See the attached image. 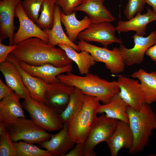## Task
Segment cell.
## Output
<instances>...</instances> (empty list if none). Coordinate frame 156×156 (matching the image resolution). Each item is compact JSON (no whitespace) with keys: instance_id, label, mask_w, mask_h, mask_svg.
<instances>
[{"instance_id":"6da1fadb","label":"cell","mask_w":156,"mask_h":156,"mask_svg":"<svg viewBox=\"0 0 156 156\" xmlns=\"http://www.w3.org/2000/svg\"><path fill=\"white\" fill-rule=\"evenodd\" d=\"M18 60L33 66L49 63L58 67L72 64L65 51L40 38L31 37L16 44L10 53Z\"/></svg>"},{"instance_id":"7a4b0ae2","label":"cell","mask_w":156,"mask_h":156,"mask_svg":"<svg viewBox=\"0 0 156 156\" xmlns=\"http://www.w3.org/2000/svg\"><path fill=\"white\" fill-rule=\"evenodd\" d=\"M66 73L57 76L60 82L68 86L77 88L85 94L96 97L104 104L109 103L113 97L120 92L117 81H109L92 73L81 76L71 71Z\"/></svg>"},{"instance_id":"3957f363","label":"cell","mask_w":156,"mask_h":156,"mask_svg":"<svg viewBox=\"0 0 156 156\" xmlns=\"http://www.w3.org/2000/svg\"><path fill=\"white\" fill-rule=\"evenodd\" d=\"M127 112L134 139L133 147L129 152L135 154L144 150L152 131L156 129V114L150 105L146 103L139 111L128 106Z\"/></svg>"},{"instance_id":"277c9868","label":"cell","mask_w":156,"mask_h":156,"mask_svg":"<svg viewBox=\"0 0 156 156\" xmlns=\"http://www.w3.org/2000/svg\"><path fill=\"white\" fill-rule=\"evenodd\" d=\"M100 101L96 97L85 94L80 109L67 125L68 133L76 143L84 142L89 135L98 117Z\"/></svg>"},{"instance_id":"5b68a950","label":"cell","mask_w":156,"mask_h":156,"mask_svg":"<svg viewBox=\"0 0 156 156\" xmlns=\"http://www.w3.org/2000/svg\"><path fill=\"white\" fill-rule=\"evenodd\" d=\"M22 105L30 119L47 131H58L63 127L58 114L44 104L30 97L24 99Z\"/></svg>"},{"instance_id":"8992f818","label":"cell","mask_w":156,"mask_h":156,"mask_svg":"<svg viewBox=\"0 0 156 156\" xmlns=\"http://www.w3.org/2000/svg\"><path fill=\"white\" fill-rule=\"evenodd\" d=\"M78 45L81 51L85 50L89 53L96 62L104 63L111 73L118 74L124 71L125 65L118 48L114 47L110 50L83 40L79 41Z\"/></svg>"},{"instance_id":"52a82bcc","label":"cell","mask_w":156,"mask_h":156,"mask_svg":"<svg viewBox=\"0 0 156 156\" xmlns=\"http://www.w3.org/2000/svg\"><path fill=\"white\" fill-rule=\"evenodd\" d=\"M8 130L13 142L22 141L39 145L49 140L51 137V134L31 119L26 118H18Z\"/></svg>"},{"instance_id":"ba28073f","label":"cell","mask_w":156,"mask_h":156,"mask_svg":"<svg viewBox=\"0 0 156 156\" xmlns=\"http://www.w3.org/2000/svg\"><path fill=\"white\" fill-rule=\"evenodd\" d=\"M118 120L109 118L104 114L98 117L95 124L85 141V156H94V147L98 144L106 142L112 135Z\"/></svg>"},{"instance_id":"9c48e42d","label":"cell","mask_w":156,"mask_h":156,"mask_svg":"<svg viewBox=\"0 0 156 156\" xmlns=\"http://www.w3.org/2000/svg\"><path fill=\"white\" fill-rule=\"evenodd\" d=\"M116 31L115 27L110 22L91 23L87 28L79 34L77 39L87 42L99 43L106 47L114 43L122 44V40L115 36Z\"/></svg>"},{"instance_id":"30bf717a","label":"cell","mask_w":156,"mask_h":156,"mask_svg":"<svg viewBox=\"0 0 156 156\" xmlns=\"http://www.w3.org/2000/svg\"><path fill=\"white\" fill-rule=\"evenodd\" d=\"M132 38L135 44L133 48H127L122 44L118 47L125 65L128 66L140 64L143 62L146 51L156 41V30L152 31L146 37L135 34Z\"/></svg>"},{"instance_id":"8fae6325","label":"cell","mask_w":156,"mask_h":156,"mask_svg":"<svg viewBox=\"0 0 156 156\" xmlns=\"http://www.w3.org/2000/svg\"><path fill=\"white\" fill-rule=\"evenodd\" d=\"M15 17L18 18L19 26L17 31L14 33V44H17L34 37L40 38L48 42V35L26 15L23 10L21 2L18 3L16 6Z\"/></svg>"},{"instance_id":"7c38bea8","label":"cell","mask_w":156,"mask_h":156,"mask_svg":"<svg viewBox=\"0 0 156 156\" xmlns=\"http://www.w3.org/2000/svg\"><path fill=\"white\" fill-rule=\"evenodd\" d=\"M118 76L119 95L128 106L139 110L145 103L139 81L121 75Z\"/></svg>"},{"instance_id":"4fadbf2b","label":"cell","mask_w":156,"mask_h":156,"mask_svg":"<svg viewBox=\"0 0 156 156\" xmlns=\"http://www.w3.org/2000/svg\"><path fill=\"white\" fill-rule=\"evenodd\" d=\"M75 87L66 85L60 81L48 84L45 94L44 104L58 114L62 113L68 105L70 94Z\"/></svg>"},{"instance_id":"5bb4252c","label":"cell","mask_w":156,"mask_h":156,"mask_svg":"<svg viewBox=\"0 0 156 156\" xmlns=\"http://www.w3.org/2000/svg\"><path fill=\"white\" fill-rule=\"evenodd\" d=\"M21 98L14 91L0 101V122L8 130L18 118H26L20 103Z\"/></svg>"},{"instance_id":"9a60e30c","label":"cell","mask_w":156,"mask_h":156,"mask_svg":"<svg viewBox=\"0 0 156 156\" xmlns=\"http://www.w3.org/2000/svg\"><path fill=\"white\" fill-rule=\"evenodd\" d=\"M21 0H2L0 1V40L8 38L9 44H14L15 11Z\"/></svg>"},{"instance_id":"2e32d148","label":"cell","mask_w":156,"mask_h":156,"mask_svg":"<svg viewBox=\"0 0 156 156\" xmlns=\"http://www.w3.org/2000/svg\"><path fill=\"white\" fill-rule=\"evenodd\" d=\"M133 136L129 123L118 120L115 130L111 137L106 142L112 156H117L122 148L129 151L133 144Z\"/></svg>"},{"instance_id":"e0dca14e","label":"cell","mask_w":156,"mask_h":156,"mask_svg":"<svg viewBox=\"0 0 156 156\" xmlns=\"http://www.w3.org/2000/svg\"><path fill=\"white\" fill-rule=\"evenodd\" d=\"M59 131L54 134H51L49 140L39 145L40 147L48 151L53 156H65L76 143L68 133L67 125H64Z\"/></svg>"},{"instance_id":"ac0fdd59","label":"cell","mask_w":156,"mask_h":156,"mask_svg":"<svg viewBox=\"0 0 156 156\" xmlns=\"http://www.w3.org/2000/svg\"><path fill=\"white\" fill-rule=\"evenodd\" d=\"M18 61L20 66L26 72L32 76L40 78L50 83L59 82L57 77L58 75L64 73L71 72L73 69L72 64L62 67H57L49 63L33 66L23 61Z\"/></svg>"},{"instance_id":"d6986e66","label":"cell","mask_w":156,"mask_h":156,"mask_svg":"<svg viewBox=\"0 0 156 156\" xmlns=\"http://www.w3.org/2000/svg\"><path fill=\"white\" fill-rule=\"evenodd\" d=\"M7 60L13 62L18 68L24 84L31 97L44 104L45 94L49 83L42 79L32 76L25 71L20 66L18 60L11 53L8 55Z\"/></svg>"},{"instance_id":"ffe728a7","label":"cell","mask_w":156,"mask_h":156,"mask_svg":"<svg viewBox=\"0 0 156 156\" xmlns=\"http://www.w3.org/2000/svg\"><path fill=\"white\" fill-rule=\"evenodd\" d=\"M104 0H83L74 11L84 12L92 23L114 21L115 17L104 6Z\"/></svg>"},{"instance_id":"44dd1931","label":"cell","mask_w":156,"mask_h":156,"mask_svg":"<svg viewBox=\"0 0 156 156\" xmlns=\"http://www.w3.org/2000/svg\"><path fill=\"white\" fill-rule=\"evenodd\" d=\"M0 70L4 76L6 84L21 98L24 99L31 97L18 68L13 62L6 60L0 63Z\"/></svg>"},{"instance_id":"7402d4cb","label":"cell","mask_w":156,"mask_h":156,"mask_svg":"<svg viewBox=\"0 0 156 156\" xmlns=\"http://www.w3.org/2000/svg\"><path fill=\"white\" fill-rule=\"evenodd\" d=\"M155 21H156V12L148 8L147 12L143 14H138L127 21H118L116 29L119 33L135 31L137 35L144 36L146 33V25Z\"/></svg>"},{"instance_id":"603a6c76","label":"cell","mask_w":156,"mask_h":156,"mask_svg":"<svg viewBox=\"0 0 156 156\" xmlns=\"http://www.w3.org/2000/svg\"><path fill=\"white\" fill-rule=\"evenodd\" d=\"M62 12L60 6L55 3L53 26L51 29H43L48 36L49 40L48 43L49 44L54 46L60 44H67L73 47L77 52H79L81 50L78 45L72 42L63 30L61 20Z\"/></svg>"},{"instance_id":"cb8c5ba5","label":"cell","mask_w":156,"mask_h":156,"mask_svg":"<svg viewBox=\"0 0 156 156\" xmlns=\"http://www.w3.org/2000/svg\"><path fill=\"white\" fill-rule=\"evenodd\" d=\"M140 81L145 103L150 105L156 101V71L148 73L142 68L134 72L131 75Z\"/></svg>"},{"instance_id":"d4e9b609","label":"cell","mask_w":156,"mask_h":156,"mask_svg":"<svg viewBox=\"0 0 156 156\" xmlns=\"http://www.w3.org/2000/svg\"><path fill=\"white\" fill-rule=\"evenodd\" d=\"M57 46L62 49L68 57L76 63L81 75L89 73L91 67L96 64L94 58L87 51H81L79 53L72 47L64 44H60Z\"/></svg>"},{"instance_id":"484cf974","label":"cell","mask_w":156,"mask_h":156,"mask_svg":"<svg viewBox=\"0 0 156 156\" xmlns=\"http://www.w3.org/2000/svg\"><path fill=\"white\" fill-rule=\"evenodd\" d=\"M61 20L68 37L73 42L77 39L79 34L87 28L91 23L86 15L81 20L77 19L75 11L69 15H66L62 12Z\"/></svg>"},{"instance_id":"4316f807","label":"cell","mask_w":156,"mask_h":156,"mask_svg":"<svg viewBox=\"0 0 156 156\" xmlns=\"http://www.w3.org/2000/svg\"><path fill=\"white\" fill-rule=\"evenodd\" d=\"M118 94L115 95L109 103L100 105L98 113H105L109 118L129 123L127 112L128 106Z\"/></svg>"},{"instance_id":"83f0119b","label":"cell","mask_w":156,"mask_h":156,"mask_svg":"<svg viewBox=\"0 0 156 156\" xmlns=\"http://www.w3.org/2000/svg\"><path fill=\"white\" fill-rule=\"evenodd\" d=\"M85 94L75 87L74 91L70 94L68 103L58 116L64 125H68L75 117L80 109Z\"/></svg>"},{"instance_id":"f1b7e54d","label":"cell","mask_w":156,"mask_h":156,"mask_svg":"<svg viewBox=\"0 0 156 156\" xmlns=\"http://www.w3.org/2000/svg\"><path fill=\"white\" fill-rule=\"evenodd\" d=\"M55 0H44L41 9V13L36 23L40 29L52 28L54 21Z\"/></svg>"},{"instance_id":"f546056e","label":"cell","mask_w":156,"mask_h":156,"mask_svg":"<svg viewBox=\"0 0 156 156\" xmlns=\"http://www.w3.org/2000/svg\"><path fill=\"white\" fill-rule=\"evenodd\" d=\"M16 156H53L47 150L22 141L13 142Z\"/></svg>"},{"instance_id":"4dcf8cb0","label":"cell","mask_w":156,"mask_h":156,"mask_svg":"<svg viewBox=\"0 0 156 156\" xmlns=\"http://www.w3.org/2000/svg\"><path fill=\"white\" fill-rule=\"evenodd\" d=\"M44 0H23L21 4L28 17L34 23H36Z\"/></svg>"},{"instance_id":"1f68e13d","label":"cell","mask_w":156,"mask_h":156,"mask_svg":"<svg viewBox=\"0 0 156 156\" xmlns=\"http://www.w3.org/2000/svg\"><path fill=\"white\" fill-rule=\"evenodd\" d=\"M0 156H16L13 142L8 129L0 134Z\"/></svg>"},{"instance_id":"d6a6232c","label":"cell","mask_w":156,"mask_h":156,"mask_svg":"<svg viewBox=\"0 0 156 156\" xmlns=\"http://www.w3.org/2000/svg\"><path fill=\"white\" fill-rule=\"evenodd\" d=\"M146 0H128L125 7L124 13L129 20L143 11Z\"/></svg>"},{"instance_id":"836d02e7","label":"cell","mask_w":156,"mask_h":156,"mask_svg":"<svg viewBox=\"0 0 156 156\" xmlns=\"http://www.w3.org/2000/svg\"><path fill=\"white\" fill-rule=\"evenodd\" d=\"M83 0H57L55 3L58 5L62 12L66 15L73 13L75 9L79 5Z\"/></svg>"},{"instance_id":"e575fe53","label":"cell","mask_w":156,"mask_h":156,"mask_svg":"<svg viewBox=\"0 0 156 156\" xmlns=\"http://www.w3.org/2000/svg\"><path fill=\"white\" fill-rule=\"evenodd\" d=\"M16 44L5 45L2 43L0 40V63L4 62L7 60L8 55L14 49Z\"/></svg>"},{"instance_id":"d590c367","label":"cell","mask_w":156,"mask_h":156,"mask_svg":"<svg viewBox=\"0 0 156 156\" xmlns=\"http://www.w3.org/2000/svg\"><path fill=\"white\" fill-rule=\"evenodd\" d=\"M65 156H85L84 142L76 143L75 146Z\"/></svg>"},{"instance_id":"8d00e7d4","label":"cell","mask_w":156,"mask_h":156,"mask_svg":"<svg viewBox=\"0 0 156 156\" xmlns=\"http://www.w3.org/2000/svg\"><path fill=\"white\" fill-rule=\"evenodd\" d=\"M14 90L0 79V100L8 95Z\"/></svg>"},{"instance_id":"74e56055","label":"cell","mask_w":156,"mask_h":156,"mask_svg":"<svg viewBox=\"0 0 156 156\" xmlns=\"http://www.w3.org/2000/svg\"><path fill=\"white\" fill-rule=\"evenodd\" d=\"M145 54L156 64V41L154 44L147 50Z\"/></svg>"},{"instance_id":"f35d334b","label":"cell","mask_w":156,"mask_h":156,"mask_svg":"<svg viewBox=\"0 0 156 156\" xmlns=\"http://www.w3.org/2000/svg\"><path fill=\"white\" fill-rule=\"evenodd\" d=\"M146 3L151 6L153 10L156 12V0H146Z\"/></svg>"},{"instance_id":"ab89813d","label":"cell","mask_w":156,"mask_h":156,"mask_svg":"<svg viewBox=\"0 0 156 156\" xmlns=\"http://www.w3.org/2000/svg\"><path fill=\"white\" fill-rule=\"evenodd\" d=\"M57 0H55V2H56V1Z\"/></svg>"}]
</instances>
